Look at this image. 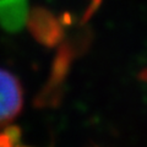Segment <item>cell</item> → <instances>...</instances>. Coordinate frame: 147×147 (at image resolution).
Instances as JSON below:
<instances>
[{"instance_id":"277c9868","label":"cell","mask_w":147,"mask_h":147,"mask_svg":"<svg viewBox=\"0 0 147 147\" xmlns=\"http://www.w3.org/2000/svg\"><path fill=\"white\" fill-rule=\"evenodd\" d=\"M28 15V0H0V27L6 32H20Z\"/></svg>"},{"instance_id":"7a4b0ae2","label":"cell","mask_w":147,"mask_h":147,"mask_svg":"<svg viewBox=\"0 0 147 147\" xmlns=\"http://www.w3.org/2000/svg\"><path fill=\"white\" fill-rule=\"evenodd\" d=\"M27 26L33 38L44 47H57L64 40L63 21L45 7L36 6L30 10Z\"/></svg>"},{"instance_id":"3957f363","label":"cell","mask_w":147,"mask_h":147,"mask_svg":"<svg viewBox=\"0 0 147 147\" xmlns=\"http://www.w3.org/2000/svg\"><path fill=\"white\" fill-rule=\"evenodd\" d=\"M24 90L21 82L10 71L0 69V130L21 113Z\"/></svg>"},{"instance_id":"6da1fadb","label":"cell","mask_w":147,"mask_h":147,"mask_svg":"<svg viewBox=\"0 0 147 147\" xmlns=\"http://www.w3.org/2000/svg\"><path fill=\"white\" fill-rule=\"evenodd\" d=\"M79 50V45L74 42L66 40L59 44L50 69L48 82L34 99L37 107H55L59 104L63 97V85Z\"/></svg>"},{"instance_id":"5b68a950","label":"cell","mask_w":147,"mask_h":147,"mask_svg":"<svg viewBox=\"0 0 147 147\" xmlns=\"http://www.w3.org/2000/svg\"><path fill=\"white\" fill-rule=\"evenodd\" d=\"M21 142V130L13 125H6L0 131V146H16Z\"/></svg>"}]
</instances>
